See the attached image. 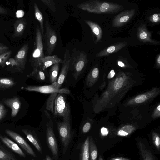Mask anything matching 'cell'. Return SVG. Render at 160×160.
Here are the masks:
<instances>
[{
	"instance_id": "cell-21",
	"label": "cell",
	"mask_w": 160,
	"mask_h": 160,
	"mask_svg": "<svg viewBox=\"0 0 160 160\" xmlns=\"http://www.w3.org/2000/svg\"><path fill=\"white\" fill-rule=\"evenodd\" d=\"M89 137L88 136L81 147L80 160H89Z\"/></svg>"
},
{
	"instance_id": "cell-31",
	"label": "cell",
	"mask_w": 160,
	"mask_h": 160,
	"mask_svg": "<svg viewBox=\"0 0 160 160\" xmlns=\"http://www.w3.org/2000/svg\"><path fill=\"white\" fill-rule=\"evenodd\" d=\"M41 1L47 6L51 10L55 12L56 8L55 4L52 0H41Z\"/></svg>"
},
{
	"instance_id": "cell-47",
	"label": "cell",
	"mask_w": 160,
	"mask_h": 160,
	"mask_svg": "<svg viewBox=\"0 0 160 160\" xmlns=\"http://www.w3.org/2000/svg\"><path fill=\"white\" fill-rule=\"evenodd\" d=\"M118 65L120 67H124L125 66L124 64L121 61H118Z\"/></svg>"
},
{
	"instance_id": "cell-24",
	"label": "cell",
	"mask_w": 160,
	"mask_h": 160,
	"mask_svg": "<svg viewBox=\"0 0 160 160\" xmlns=\"http://www.w3.org/2000/svg\"><path fill=\"white\" fill-rule=\"evenodd\" d=\"M35 16L36 18L38 21L40 27V31L42 36L44 34V19L42 13L40 10L37 4L34 5Z\"/></svg>"
},
{
	"instance_id": "cell-16",
	"label": "cell",
	"mask_w": 160,
	"mask_h": 160,
	"mask_svg": "<svg viewBox=\"0 0 160 160\" xmlns=\"http://www.w3.org/2000/svg\"><path fill=\"white\" fill-rule=\"evenodd\" d=\"M28 49V43L24 44L18 51L14 58L22 69L25 68Z\"/></svg>"
},
{
	"instance_id": "cell-8",
	"label": "cell",
	"mask_w": 160,
	"mask_h": 160,
	"mask_svg": "<svg viewBox=\"0 0 160 160\" xmlns=\"http://www.w3.org/2000/svg\"><path fill=\"white\" fill-rule=\"evenodd\" d=\"M45 31L44 38L48 54L51 55L54 50L57 42V34L51 27L48 20L45 23Z\"/></svg>"
},
{
	"instance_id": "cell-2",
	"label": "cell",
	"mask_w": 160,
	"mask_h": 160,
	"mask_svg": "<svg viewBox=\"0 0 160 160\" xmlns=\"http://www.w3.org/2000/svg\"><path fill=\"white\" fill-rule=\"evenodd\" d=\"M53 114L55 117H63V120L70 121V111L63 94L58 93L54 103Z\"/></svg>"
},
{
	"instance_id": "cell-25",
	"label": "cell",
	"mask_w": 160,
	"mask_h": 160,
	"mask_svg": "<svg viewBox=\"0 0 160 160\" xmlns=\"http://www.w3.org/2000/svg\"><path fill=\"white\" fill-rule=\"evenodd\" d=\"M59 63L51 66L49 71V78L50 82L52 83L57 81L59 69Z\"/></svg>"
},
{
	"instance_id": "cell-36",
	"label": "cell",
	"mask_w": 160,
	"mask_h": 160,
	"mask_svg": "<svg viewBox=\"0 0 160 160\" xmlns=\"http://www.w3.org/2000/svg\"><path fill=\"white\" fill-rule=\"evenodd\" d=\"M91 127V123L87 122L82 126L81 131L82 133H85L88 132L90 130Z\"/></svg>"
},
{
	"instance_id": "cell-51",
	"label": "cell",
	"mask_w": 160,
	"mask_h": 160,
	"mask_svg": "<svg viewBox=\"0 0 160 160\" xmlns=\"http://www.w3.org/2000/svg\"><path fill=\"white\" fill-rule=\"evenodd\" d=\"M2 45V44L1 43H0V45Z\"/></svg>"
},
{
	"instance_id": "cell-4",
	"label": "cell",
	"mask_w": 160,
	"mask_h": 160,
	"mask_svg": "<svg viewBox=\"0 0 160 160\" xmlns=\"http://www.w3.org/2000/svg\"><path fill=\"white\" fill-rule=\"evenodd\" d=\"M44 56L42 35L38 26H37L34 48L32 54V64L33 69L37 68L41 60Z\"/></svg>"
},
{
	"instance_id": "cell-46",
	"label": "cell",
	"mask_w": 160,
	"mask_h": 160,
	"mask_svg": "<svg viewBox=\"0 0 160 160\" xmlns=\"http://www.w3.org/2000/svg\"><path fill=\"white\" fill-rule=\"evenodd\" d=\"M156 62L158 65L160 64V54H159L157 56L156 58Z\"/></svg>"
},
{
	"instance_id": "cell-7",
	"label": "cell",
	"mask_w": 160,
	"mask_h": 160,
	"mask_svg": "<svg viewBox=\"0 0 160 160\" xmlns=\"http://www.w3.org/2000/svg\"><path fill=\"white\" fill-rule=\"evenodd\" d=\"M71 61L69 50L67 49L65 51L62 60V67L61 72L57 81L52 83L51 85L56 89L59 90L64 82L70 67Z\"/></svg>"
},
{
	"instance_id": "cell-50",
	"label": "cell",
	"mask_w": 160,
	"mask_h": 160,
	"mask_svg": "<svg viewBox=\"0 0 160 160\" xmlns=\"http://www.w3.org/2000/svg\"><path fill=\"white\" fill-rule=\"evenodd\" d=\"M158 109L159 110V111H160V105H159L157 107Z\"/></svg>"
},
{
	"instance_id": "cell-40",
	"label": "cell",
	"mask_w": 160,
	"mask_h": 160,
	"mask_svg": "<svg viewBox=\"0 0 160 160\" xmlns=\"http://www.w3.org/2000/svg\"><path fill=\"white\" fill-rule=\"evenodd\" d=\"M9 48L4 45H0V55L8 51Z\"/></svg>"
},
{
	"instance_id": "cell-49",
	"label": "cell",
	"mask_w": 160,
	"mask_h": 160,
	"mask_svg": "<svg viewBox=\"0 0 160 160\" xmlns=\"http://www.w3.org/2000/svg\"><path fill=\"white\" fill-rule=\"evenodd\" d=\"M99 160H103L102 157L100 156L99 157Z\"/></svg>"
},
{
	"instance_id": "cell-52",
	"label": "cell",
	"mask_w": 160,
	"mask_h": 160,
	"mask_svg": "<svg viewBox=\"0 0 160 160\" xmlns=\"http://www.w3.org/2000/svg\"><path fill=\"white\" fill-rule=\"evenodd\" d=\"M0 144H1V143H0Z\"/></svg>"
},
{
	"instance_id": "cell-1",
	"label": "cell",
	"mask_w": 160,
	"mask_h": 160,
	"mask_svg": "<svg viewBox=\"0 0 160 160\" xmlns=\"http://www.w3.org/2000/svg\"><path fill=\"white\" fill-rule=\"evenodd\" d=\"M77 7L82 10L96 14L114 13L123 8L122 6L119 4L98 0L87 1L78 4Z\"/></svg>"
},
{
	"instance_id": "cell-14",
	"label": "cell",
	"mask_w": 160,
	"mask_h": 160,
	"mask_svg": "<svg viewBox=\"0 0 160 160\" xmlns=\"http://www.w3.org/2000/svg\"><path fill=\"white\" fill-rule=\"evenodd\" d=\"M3 102L11 108V117H15L18 113L21 107V103L19 98L15 96L12 98H8L3 101Z\"/></svg>"
},
{
	"instance_id": "cell-27",
	"label": "cell",
	"mask_w": 160,
	"mask_h": 160,
	"mask_svg": "<svg viewBox=\"0 0 160 160\" xmlns=\"http://www.w3.org/2000/svg\"><path fill=\"white\" fill-rule=\"evenodd\" d=\"M15 84V82L11 78H0V88H8L12 87Z\"/></svg>"
},
{
	"instance_id": "cell-32",
	"label": "cell",
	"mask_w": 160,
	"mask_h": 160,
	"mask_svg": "<svg viewBox=\"0 0 160 160\" xmlns=\"http://www.w3.org/2000/svg\"><path fill=\"white\" fill-rule=\"evenodd\" d=\"M152 140L154 145L158 150L160 149V138L159 135L157 133H154L152 135Z\"/></svg>"
},
{
	"instance_id": "cell-37",
	"label": "cell",
	"mask_w": 160,
	"mask_h": 160,
	"mask_svg": "<svg viewBox=\"0 0 160 160\" xmlns=\"http://www.w3.org/2000/svg\"><path fill=\"white\" fill-rule=\"evenodd\" d=\"M146 96L144 94H141L137 96L135 98V101L137 103H141L147 99Z\"/></svg>"
},
{
	"instance_id": "cell-34",
	"label": "cell",
	"mask_w": 160,
	"mask_h": 160,
	"mask_svg": "<svg viewBox=\"0 0 160 160\" xmlns=\"http://www.w3.org/2000/svg\"><path fill=\"white\" fill-rule=\"evenodd\" d=\"M149 20L152 23H158L160 22V13H155L150 16Z\"/></svg>"
},
{
	"instance_id": "cell-5",
	"label": "cell",
	"mask_w": 160,
	"mask_h": 160,
	"mask_svg": "<svg viewBox=\"0 0 160 160\" xmlns=\"http://www.w3.org/2000/svg\"><path fill=\"white\" fill-rule=\"evenodd\" d=\"M87 56L83 51H79L76 54L71 57L73 68L72 75L76 80L85 68L88 62Z\"/></svg>"
},
{
	"instance_id": "cell-33",
	"label": "cell",
	"mask_w": 160,
	"mask_h": 160,
	"mask_svg": "<svg viewBox=\"0 0 160 160\" xmlns=\"http://www.w3.org/2000/svg\"><path fill=\"white\" fill-rule=\"evenodd\" d=\"M124 83V80L122 77L117 78L115 81L114 88L115 90L120 89L122 87Z\"/></svg>"
},
{
	"instance_id": "cell-22",
	"label": "cell",
	"mask_w": 160,
	"mask_h": 160,
	"mask_svg": "<svg viewBox=\"0 0 160 160\" xmlns=\"http://www.w3.org/2000/svg\"><path fill=\"white\" fill-rule=\"evenodd\" d=\"M138 146L140 153L143 160H154L151 152L141 142H138Z\"/></svg>"
},
{
	"instance_id": "cell-43",
	"label": "cell",
	"mask_w": 160,
	"mask_h": 160,
	"mask_svg": "<svg viewBox=\"0 0 160 160\" xmlns=\"http://www.w3.org/2000/svg\"><path fill=\"white\" fill-rule=\"evenodd\" d=\"M8 13V11L6 9L0 6V14H6Z\"/></svg>"
},
{
	"instance_id": "cell-9",
	"label": "cell",
	"mask_w": 160,
	"mask_h": 160,
	"mask_svg": "<svg viewBox=\"0 0 160 160\" xmlns=\"http://www.w3.org/2000/svg\"><path fill=\"white\" fill-rule=\"evenodd\" d=\"M25 89L28 91L37 92L44 94H51L54 92L62 94L70 93L69 90L67 88L58 90L55 88L51 84L41 86H28L25 87Z\"/></svg>"
},
{
	"instance_id": "cell-6",
	"label": "cell",
	"mask_w": 160,
	"mask_h": 160,
	"mask_svg": "<svg viewBox=\"0 0 160 160\" xmlns=\"http://www.w3.org/2000/svg\"><path fill=\"white\" fill-rule=\"evenodd\" d=\"M46 140L48 147L51 152L54 160H58V148L57 140L54 134L52 122L47 124Z\"/></svg>"
},
{
	"instance_id": "cell-30",
	"label": "cell",
	"mask_w": 160,
	"mask_h": 160,
	"mask_svg": "<svg viewBox=\"0 0 160 160\" xmlns=\"http://www.w3.org/2000/svg\"><path fill=\"white\" fill-rule=\"evenodd\" d=\"M11 51H8L0 55V66L4 67L11 55Z\"/></svg>"
},
{
	"instance_id": "cell-19",
	"label": "cell",
	"mask_w": 160,
	"mask_h": 160,
	"mask_svg": "<svg viewBox=\"0 0 160 160\" xmlns=\"http://www.w3.org/2000/svg\"><path fill=\"white\" fill-rule=\"evenodd\" d=\"M26 24V21L24 18L15 21L14 24V32L13 37L16 38L21 36L25 30Z\"/></svg>"
},
{
	"instance_id": "cell-29",
	"label": "cell",
	"mask_w": 160,
	"mask_h": 160,
	"mask_svg": "<svg viewBox=\"0 0 160 160\" xmlns=\"http://www.w3.org/2000/svg\"><path fill=\"white\" fill-rule=\"evenodd\" d=\"M134 130L132 127L125 126L119 130L117 134L120 136H127L130 134Z\"/></svg>"
},
{
	"instance_id": "cell-15",
	"label": "cell",
	"mask_w": 160,
	"mask_h": 160,
	"mask_svg": "<svg viewBox=\"0 0 160 160\" xmlns=\"http://www.w3.org/2000/svg\"><path fill=\"white\" fill-rule=\"evenodd\" d=\"M128 44L126 42H123L117 43L114 45L105 48L99 52L95 55L99 57L108 56L112 53L116 52L125 47Z\"/></svg>"
},
{
	"instance_id": "cell-41",
	"label": "cell",
	"mask_w": 160,
	"mask_h": 160,
	"mask_svg": "<svg viewBox=\"0 0 160 160\" xmlns=\"http://www.w3.org/2000/svg\"><path fill=\"white\" fill-rule=\"evenodd\" d=\"M16 14L17 18H22L24 16V12L22 10H18L16 12Z\"/></svg>"
},
{
	"instance_id": "cell-12",
	"label": "cell",
	"mask_w": 160,
	"mask_h": 160,
	"mask_svg": "<svg viewBox=\"0 0 160 160\" xmlns=\"http://www.w3.org/2000/svg\"><path fill=\"white\" fill-rule=\"evenodd\" d=\"M62 60L56 55L44 56L41 60L38 67L36 69L44 71L48 68L54 64L62 63Z\"/></svg>"
},
{
	"instance_id": "cell-35",
	"label": "cell",
	"mask_w": 160,
	"mask_h": 160,
	"mask_svg": "<svg viewBox=\"0 0 160 160\" xmlns=\"http://www.w3.org/2000/svg\"><path fill=\"white\" fill-rule=\"evenodd\" d=\"M99 74V70L98 68H95L92 70L91 72L88 76L87 79L92 78V79L97 78Z\"/></svg>"
},
{
	"instance_id": "cell-11",
	"label": "cell",
	"mask_w": 160,
	"mask_h": 160,
	"mask_svg": "<svg viewBox=\"0 0 160 160\" xmlns=\"http://www.w3.org/2000/svg\"><path fill=\"white\" fill-rule=\"evenodd\" d=\"M135 10L132 9L124 11L115 17L113 25L115 27L122 26L129 21L133 17Z\"/></svg>"
},
{
	"instance_id": "cell-13",
	"label": "cell",
	"mask_w": 160,
	"mask_h": 160,
	"mask_svg": "<svg viewBox=\"0 0 160 160\" xmlns=\"http://www.w3.org/2000/svg\"><path fill=\"white\" fill-rule=\"evenodd\" d=\"M137 36L139 41L154 44L159 43V42L152 39L151 33L147 29L145 25H142L138 28L137 30Z\"/></svg>"
},
{
	"instance_id": "cell-3",
	"label": "cell",
	"mask_w": 160,
	"mask_h": 160,
	"mask_svg": "<svg viewBox=\"0 0 160 160\" xmlns=\"http://www.w3.org/2000/svg\"><path fill=\"white\" fill-rule=\"evenodd\" d=\"M57 128L62 146L63 152L64 154L72 139L73 134L70 121H63L57 122Z\"/></svg>"
},
{
	"instance_id": "cell-20",
	"label": "cell",
	"mask_w": 160,
	"mask_h": 160,
	"mask_svg": "<svg viewBox=\"0 0 160 160\" xmlns=\"http://www.w3.org/2000/svg\"><path fill=\"white\" fill-rule=\"evenodd\" d=\"M85 22L89 27L92 32L96 37V42H98L102 35V31L100 26L90 20H84Z\"/></svg>"
},
{
	"instance_id": "cell-38",
	"label": "cell",
	"mask_w": 160,
	"mask_h": 160,
	"mask_svg": "<svg viewBox=\"0 0 160 160\" xmlns=\"http://www.w3.org/2000/svg\"><path fill=\"white\" fill-rule=\"evenodd\" d=\"M8 60V62H9V64L10 65L12 66V67L15 66L17 68H21L19 64L14 58H9Z\"/></svg>"
},
{
	"instance_id": "cell-23",
	"label": "cell",
	"mask_w": 160,
	"mask_h": 160,
	"mask_svg": "<svg viewBox=\"0 0 160 160\" xmlns=\"http://www.w3.org/2000/svg\"><path fill=\"white\" fill-rule=\"evenodd\" d=\"M89 154L90 160H97L98 154V149L91 136L89 137Z\"/></svg>"
},
{
	"instance_id": "cell-17",
	"label": "cell",
	"mask_w": 160,
	"mask_h": 160,
	"mask_svg": "<svg viewBox=\"0 0 160 160\" xmlns=\"http://www.w3.org/2000/svg\"><path fill=\"white\" fill-rule=\"evenodd\" d=\"M22 130L26 136L27 138L34 146L37 150L42 154V146L38 138L35 133L28 129H23Z\"/></svg>"
},
{
	"instance_id": "cell-18",
	"label": "cell",
	"mask_w": 160,
	"mask_h": 160,
	"mask_svg": "<svg viewBox=\"0 0 160 160\" xmlns=\"http://www.w3.org/2000/svg\"><path fill=\"white\" fill-rule=\"evenodd\" d=\"M0 139L8 147L19 155L23 157H26L25 154L15 142L6 137L2 136H0Z\"/></svg>"
},
{
	"instance_id": "cell-28",
	"label": "cell",
	"mask_w": 160,
	"mask_h": 160,
	"mask_svg": "<svg viewBox=\"0 0 160 160\" xmlns=\"http://www.w3.org/2000/svg\"><path fill=\"white\" fill-rule=\"evenodd\" d=\"M0 160H18L12 154L6 150L0 149Z\"/></svg>"
},
{
	"instance_id": "cell-39",
	"label": "cell",
	"mask_w": 160,
	"mask_h": 160,
	"mask_svg": "<svg viewBox=\"0 0 160 160\" xmlns=\"http://www.w3.org/2000/svg\"><path fill=\"white\" fill-rule=\"evenodd\" d=\"M6 110L4 105L0 103V121L3 118L6 113Z\"/></svg>"
},
{
	"instance_id": "cell-45",
	"label": "cell",
	"mask_w": 160,
	"mask_h": 160,
	"mask_svg": "<svg viewBox=\"0 0 160 160\" xmlns=\"http://www.w3.org/2000/svg\"><path fill=\"white\" fill-rule=\"evenodd\" d=\"M115 74V72L114 70H112L108 75V79H111L114 76Z\"/></svg>"
},
{
	"instance_id": "cell-44",
	"label": "cell",
	"mask_w": 160,
	"mask_h": 160,
	"mask_svg": "<svg viewBox=\"0 0 160 160\" xmlns=\"http://www.w3.org/2000/svg\"><path fill=\"white\" fill-rule=\"evenodd\" d=\"M110 160H130L129 159L123 157H115L112 158Z\"/></svg>"
},
{
	"instance_id": "cell-42",
	"label": "cell",
	"mask_w": 160,
	"mask_h": 160,
	"mask_svg": "<svg viewBox=\"0 0 160 160\" xmlns=\"http://www.w3.org/2000/svg\"><path fill=\"white\" fill-rule=\"evenodd\" d=\"M101 133L103 136H107L108 133V131L107 129L104 128L102 127L101 129Z\"/></svg>"
},
{
	"instance_id": "cell-10",
	"label": "cell",
	"mask_w": 160,
	"mask_h": 160,
	"mask_svg": "<svg viewBox=\"0 0 160 160\" xmlns=\"http://www.w3.org/2000/svg\"><path fill=\"white\" fill-rule=\"evenodd\" d=\"M5 132L28 153L34 157H37L36 155L31 147L19 134L13 131L8 129L6 130Z\"/></svg>"
},
{
	"instance_id": "cell-26",
	"label": "cell",
	"mask_w": 160,
	"mask_h": 160,
	"mask_svg": "<svg viewBox=\"0 0 160 160\" xmlns=\"http://www.w3.org/2000/svg\"><path fill=\"white\" fill-rule=\"evenodd\" d=\"M29 76L39 81H44L46 79V76L44 71L38 69H33Z\"/></svg>"
},
{
	"instance_id": "cell-48",
	"label": "cell",
	"mask_w": 160,
	"mask_h": 160,
	"mask_svg": "<svg viewBox=\"0 0 160 160\" xmlns=\"http://www.w3.org/2000/svg\"><path fill=\"white\" fill-rule=\"evenodd\" d=\"M45 160H52L50 157V156L48 155H46L45 157Z\"/></svg>"
}]
</instances>
